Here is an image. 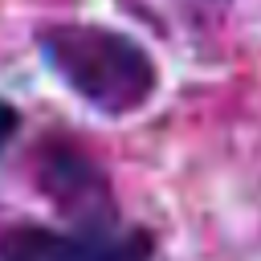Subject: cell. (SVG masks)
<instances>
[{
	"mask_svg": "<svg viewBox=\"0 0 261 261\" xmlns=\"http://www.w3.org/2000/svg\"><path fill=\"white\" fill-rule=\"evenodd\" d=\"M45 61L102 114H130L155 94V61L126 33L98 24H57L41 33Z\"/></svg>",
	"mask_w": 261,
	"mask_h": 261,
	"instance_id": "obj_1",
	"label": "cell"
},
{
	"mask_svg": "<svg viewBox=\"0 0 261 261\" xmlns=\"http://www.w3.org/2000/svg\"><path fill=\"white\" fill-rule=\"evenodd\" d=\"M151 237L143 228H118L114 220L77 224L69 232L45 224H16L0 241V261H147Z\"/></svg>",
	"mask_w": 261,
	"mask_h": 261,
	"instance_id": "obj_2",
	"label": "cell"
},
{
	"mask_svg": "<svg viewBox=\"0 0 261 261\" xmlns=\"http://www.w3.org/2000/svg\"><path fill=\"white\" fill-rule=\"evenodd\" d=\"M12 130H16V110H12V106L0 98V147L12 139Z\"/></svg>",
	"mask_w": 261,
	"mask_h": 261,
	"instance_id": "obj_3",
	"label": "cell"
}]
</instances>
